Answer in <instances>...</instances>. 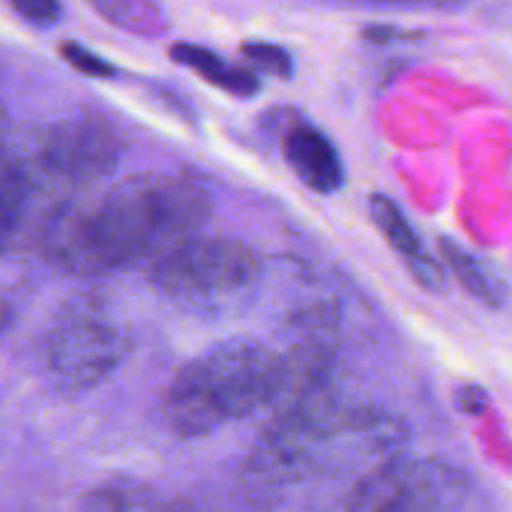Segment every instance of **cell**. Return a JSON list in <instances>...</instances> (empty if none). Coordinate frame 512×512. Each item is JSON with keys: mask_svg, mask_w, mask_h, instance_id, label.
<instances>
[{"mask_svg": "<svg viewBox=\"0 0 512 512\" xmlns=\"http://www.w3.org/2000/svg\"><path fill=\"white\" fill-rule=\"evenodd\" d=\"M211 214V194L199 179L144 171L98 196L61 206L41 234L53 267L76 277H101L151 264L199 234Z\"/></svg>", "mask_w": 512, "mask_h": 512, "instance_id": "cell-1", "label": "cell"}, {"mask_svg": "<svg viewBox=\"0 0 512 512\" xmlns=\"http://www.w3.org/2000/svg\"><path fill=\"white\" fill-rule=\"evenodd\" d=\"M279 354L249 337H231L186 362L164 395V417L181 437H204L267 410Z\"/></svg>", "mask_w": 512, "mask_h": 512, "instance_id": "cell-2", "label": "cell"}, {"mask_svg": "<svg viewBox=\"0 0 512 512\" xmlns=\"http://www.w3.org/2000/svg\"><path fill=\"white\" fill-rule=\"evenodd\" d=\"M262 259L254 246L231 236H191L156 259L149 282L186 312L221 314L256 292Z\"/></svg>", "mask_w": 512, "mask_h": 512, "instance_id": "cell-3", "label": "cell"}, {"mask_svg": "<svg viewBox=\"0 0 512 512\" xmlns=\"http://www.w3.org/2000/svg\"><path fill=\"white\" fill-rule=\"evenodd\" d=\"M131 352V334L96 297H78L58 312L43 342V364L56 390L86 395L96 390Z\"/></svg>", "mask_w": 512, "mask_h": 512, "instance_id": "cell-4", "label": "cell"}, {"mask_svg": "<svg viewBox=\"0 0 512 512\" xmlns=\"http://www.w3.org/2000/svg\"><path fill=\"white\" fill-rule=\"evenodd\" d=\"M470 477L442 457H392L362 472L344 512H462Z\"/></svg>", "mask_w": 512, "mask_h": 512, "instance_id": "cell-5", "label": "cell"}, {"mask_svg": "<svg viewBox=\"0 0 512 512\" xmlns=\"http://www.w3.org/2000/svg\"><path fill=\"white\" fill-rule=\"evenodd\" d=\"M126 136L108 116L78 111L48 126L33 144L31 161L38 181L88 189L118 169Z\"/></svg>", "mask_w": 512, "mask_h": 512, "instance_id": "cell-6", "label": "cell"}, {"mask_svg": "<svg viewBox=\"0 0 512 512\" xmlns=\"http://www.w3.org/2000/svg\"><path fill=\"white\" fill-rule=\"evenodd\" d=\"M282 154L307 189L327 196L344 186V164L337 146L312 123H294L287 128L282 136Z\"/></svg>", "mask_w": 512, "mask_h": 512, "instance_id": "cell-7", "label": "cell"}, {"mask_svg": "<svg viewBox=\"0 0 512 512\" xmlns=\"http://www.w3.org/2000/svg\"><path fill=\"white\" fill-rule=\"evenodd\" d=\"M369 214H372V221L384 234L387 244L400 254V259L405 262V267L410 269L412 277L420 282V287L430 289V292H442L447 282L445 269H442V264L425 249V244H422V239L417 236V231L412 229L405 211H402L390 196L372 194L369 196Z\"/></svg>", "mask_w": 512, "mask_h": 512, "instance_id": "cell-8", "label": "cell"}, {"mask_svg": "<svg viewBox=\"0 0 512 512\" xmlns=\"http://www.w3.org/2000/svg\"><path fill=\"white\" fill-rule=\"evenodd\" d=\"M38 184L31 161L0 141V251H6L21 231Z\"/></svg>", "mask_w": 512, "mask_h": 512, "instance_id": "cell-9", "label": "cell"}, {"mask_svg": "<svg viewBox=\"0 0 512 512\" xmlns=\"http://www.w3.org/2000/svg\"><path fill=\"white\" fill-rule=\"evenodd\" d=\"M78 512H196L179 497H161L151 485L128 477L98 482L83 495Z\"/></svg>", "mask_w": 512, "mask_h": 512, "instance_id": "cell-10", "label": "cell"}, {"mask_svg": "<svg viewBox=\"0 0 512 512\" xmlns=\"http://www.w3.org/2000/svg\"><path fill=\"white\" fill-rule=\"evenodd\" d=\"M171 58L181 66L191 68V71L199 73L204 81H209L211 86L221 88V91L231 93L236 98H251L254 93H259L262 83L254 73H249L246 68L231 66L229 61L219 56V53L209 51L204 46H194V43H174L171 46Z\"/></svg>", "mask_w": 512, "mask_h": 512, "instance_id": "cell-11", "label": "cell"}, {"mask_svg": "<svg viewBox=\"0 0 512 512\" xmlns=\"http://www.w3.org/2000/svg\"><path fill=\"white\" fill-rule=\"evenodd\" d=\"M437 246H440V256L445 267L455 274L457 282L462 284V289L470 297L487 304V307H500L505 302V284L500 282V277L485 262H480L475 254H470L465 246L457 244L450 236H440Z\"/></svg>", "mask_w": 512, "mask_h": 512, "instance_id": "cell-12", "label": "cell"}, {"mask_svg": "<svg viewBox=\"0 0 512 512\" xmlns=\"http://www.w3.org/2000/svg\"><path fill=\"white\" fill-rule=\"evenodd\" d=\"M88 6L111 26L141 38H156L166 31V16L156 0H88Z\"/></svg>", "mask_w": 512, "mask_h": 512, "instance_id": "cell-13", "label": "cell"}, {"mask_svg": "<svg viewBox=\"0 0 512 512\" xmlns=\"http://www.w3.org/2000/svg\"><path fill=\"white\" fill-rule=\"evenodd\" d=\"M241 53L249 63H254L262 73H269V76L277 78H292L294 73V61L289 56V51H284L277 43L267 41H246L241 46Z\"/></svg>", "mask_w": 512, "mask_h": 512, "instance_id": "cell-14", "label": "cell"}, {"mask_svg": "<svg viewBox=\"0 0 512 512\" xmlns=\"http://www.w3.org/2000/svg\"><path fill=\"white\" fill-rule=\"evenodd\" d=\"M61 56L68 66L76 68L78 73H83V76H88V78L116 76V66H113V63H108L106 58L98 56V53H93L91 48L81 46V43H76V41L61 43Z\"/></svg>", "mask_w": 512, "mask_h": 512, "instance_id": "cell-15", "label": "cell"}, {"mask_svg": "<svg viewBox=\"0 0 512 512\" xmlns=\"http://www.w3.org/2000/svg\"><path fill=\"white\" fill-rule=\"evenodd\" d=\"M11 8L31 26L48 28L61 21V0H11Z\"/></svg>", "mask_w": 512, "mask_h": 512, "instance_id": "cell-16", "label": "cell"}, {"mask_svg": "<svg viewBox=\"0 0 512 512\" xmlns=\"http://www.w3.org/2000/svg\"><path fill=\"white\" fill-rule=\"evenodd\" d=\"M485 405L487 395L480 387H475V384H467V387H462V390L457 392V407H460L462 412H467V415H480V412L485 410Z\"/></svg>", "mask_w": 512, "mask_h": 512, "instance_id": "cell-17", "label": "cell"}, {"mask_svg": "<svg viewBox=\"0 0 512 512\" xmlns=\"http://www.w3.org/2000/svg\"><path fill=\"white\" fill-rule=\"evenodd\" d=\"M13 304H11V299L6 297V294H0V334L6 332L8 327H11V322H13Z\"/></svg>", "mask_w": 512, "mask_h": 512, "instance_id": "cell-18", "label": "cell"}, {"mask_svg": "<svg viewBox=\"0 0 512 512\" xmlns=\"http://www.w3.org/2000/svg\"><path fill=\"white\" fill-rule=\"evenodd\" d=\"M377 3H407V0H377Z\"/></svg>", "mask_w": 512, "mask_h": 512, "instance_id": "cell-19", "label": "cell"}]
</instances>
